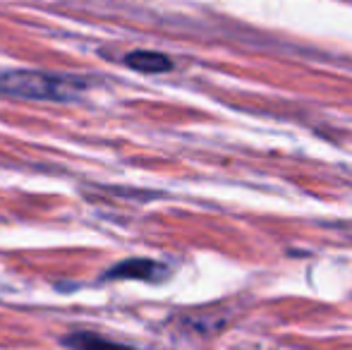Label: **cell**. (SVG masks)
Here are the masks:
<instances>
[{
  "mask_svg": "<svg viewBox=\"0 0 352 350\" xmlns=\"http://www.w3.org/2000/svg\"><path fill=\"white\" fill-rule=\"evenodd\" d=\"M166 276V266L153 259H125L111 266L103 278H135V281H161Z\"/></svg>",
  "mask_w": 352,
  "mask_h": 350,
  "instance_id": "obj_2",
  "label": "cell"
},
{
  "mask_svg": "<svg viewBox=\"0 0 352 350\" xmlns=\"http://www.w3.org/2000/svg\"><path fill=\"white\" fill-rule=\"evenodd\" d=\"M84 89L79 80L38 70H0V94L34 101H70Z\"/></svg>",
  "mask_w": 352,
  "mask_h": 350,
  "instance_id": "obj_1",
  "label": "cell"
},
{
  "mask_svg": "<svg viewBox=\"0 0 352 350\" xmlns=\"http://www.w3.org/2000/svg\"><path fill=\"white\" fill-rule=\"evenodd\" d=\"M63 346L70 350H132L122 343H116L111 338H103L94 331H74L63 338Z\"/></svg>",
  "mask_w": 352,
  "mask_h": 350,
  "instance_id": "obj_4",
  "label": "cell"
},
{
  "mask_svg": "<svg viewBox=\"0 0 352 350\" xmlns=\"http://www.w3.org/2000/svg\"><path fill=\"white\" fill-rule=\"evenodd\" d=\"M125 65L144 75H161L173 70V61L158 51H132L125 56Z\"/></svg>",
  "mask_w": 352,
  "mask_h": 350,
  "instance_id": "obj_3",
  "label": "cell"
}]
</instances>
